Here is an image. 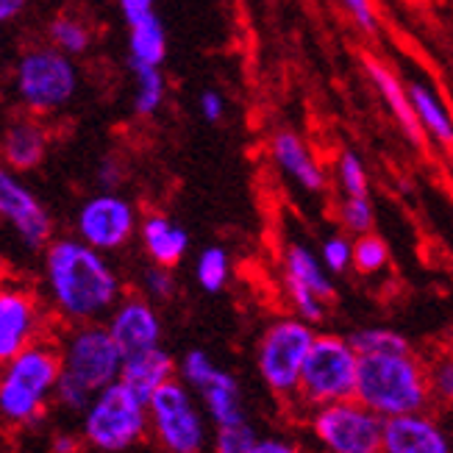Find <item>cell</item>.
<instances>
[{
	"mask_svg": "<svg viewBox=\"0 0 453 453\" xmlns=\"http://www.w3.org/2000/svg\"><path fill=\"white\" fill-rule=\"evenodd\" d=\"M384 420L357 401L314 409L311 434L326 453H381Z\"/></svg>",
	"mask_w": 453,
	"mask_h": 453,
	"instance_id": "cell-9",
	"label": "cell"
},
{
	"mask_svg": "<svg viewBox=\"0 0 453 453\" xmlns=\"http://www.w3.org/2000/svg\"><path fill=\"white\" fill-rule=\"evenodd\" d=\"M357 367H359V357L350 348L348 337H340V334H318L301 367L295 398L306 403L309 409L353 401Z\"/></svg>",
	"mask_w": 453,
	"mask_h": 453,
	"instance_id": "cell-4",
	"label": "cell"
},
{
	"mask_svg": "<svg viewBox=\"0 0 453 453\" xmlns=\"http://www.w3.org/2000/svg\"><path fill=\"white\" fill-rule=\"evenodd\" d=\"M201 111H203V117H206L209 123H218L220 117H223V111H226L223 97L218 92H203L201 95Z\"/></svg>",
	"mask_w": 453,
	"mask_h": 453,
	"instance_id": "cell-41",
	"label": "cell"
},
{
	"mask_svg": "<svg viewBox=\"0 0 453 453\" xmlns=\"http://www.w3.org/2000/svg\"><path fill=\"white\" fill-rule=\"evenodd\" d=\"M140 228L136 209L117 192H101L89 198L75 218V240H81L97 253L120 250L131 242V236Z\"/></svg>",
	"mask_w": 453,
	"mask_h": 453,
	"instance_id": "cell-12",
	"label": "cell"
},
{
	"mask_svg": "<svg viewBox=\"0 0 453 453\" xmlns=\"http://www.w3.org/2000/svg\"><path fill=\"white\" fill-rule=\"evenodd\" d=\"M148 428L167 453H203L206 420L195 406L192 392L173 379L148 398Z\"/></svg>",
	"mask_w": 453,
	"mask_h": 453,
	"instance_id": "cell-8",
	"label": "cell"
},
{
	"mask_svg": "<svg viewBox=\"0 0 453 453\" xmlns=\"http://www.w3.org/2000/svg\"><path fill=\"white\" fill-rule=\"evenodd\" d=\"M167 53V36L159 17L148 14L131 26V65L134 67H159Z\"/></svg>",
	"mask_w": 453,
	"mask_h": 453,
	"instance_id": "cell-24",
	"label": "cell"
},
{
	"mask_svg": "<svg viewBox=\"0 0 453 453\" xmlns=\"http://www.w3.org/2000/svg\"><path fill=\"white\" fill-rule=\"evenodd\" d=\"M0 220H6L28 250H45L53 240V218L42 201L17 179V173L0 167Z\"/></svg>",
	"mask_w": 453,
	"mask_h": 453,
	"instance_id": "cell-13",
	"label": "cell"
},
{
	"mask_svg": "<svg viewBox=\"0 0 453 453\" xmlns=\"http://www.w3.org/2000/svg\"><path fill=\"white\" fill-rule=\"evenodd\" d=\"M318 331L298 318H281L265 328L256 348V370L265 387L279 398H295L301 367Z\"/></svg>",
	"mask_w": 453,
	"mask_h": 453,
	"instance_id": "cell-7",
	"label": "cell"
},
{
	"mask_svg": "<svg viewBox=\"0 0 453 453\" xmlns=\"http://www.w3.org/2000/svg\"><path fill=\"white\" fill-rule=\"evenodd\" d=\"M81 418V440L104 453H123L148 434L145 401L120 381L97 392Z\"/></svg>",
	"mask_w": 453,
	"mask_h": 453,
	"instance_id": "cell-5",
	"label": "cell"
},
{
	"mask_svg": "<svg viewBox=\"0 0 453 453\" xmlns=\"http://www.w3.org/2000/svg\"><path fill=\"white\" fill-rule=\"evenodd\" d=\"M95 395H89V392L84 387H78L75 381L65 379L62 372H58V381H56V389H53V401L62 406L65 411H75V415H84V409L89 406Z\"/></svg>",
	"mask_w": 453,
	"mask_h": 453,
	"instance_id": "cell-36",
	"label": "cell"
},
{
	"mask_svg": "<svg viewBox=\"0 0 453 453\" xmlns=\"http://www.w3.org/2000/svg\"><path fill=\"white\" fill-rule=\"evenodd\" d=\"M214 370H218V365L211 362V357L206 350H187L181 362H175V372H181V384L192 392H198L206 387V381L214 376Z\"/></svg>",
	"mask_w": 453,
	"mask_h": 453,
	"instance_id": "cell-29",
	"label": "cell"
},
{
	"mask_svg": "<svg viewBox=\"0 0 453 453\" xmlns=\"http://www.w3.org/2000/svg\"><path fill=\"white\" fill-rule=\"evenodd\" d=\"M58 370V350L42 337L0 365V418L12 426H34L42 420L53 401Z\"/></svg>",
	"mask_w": 453,
	"mask_h": 453,
	"instance_id": "cell-3",
	"label": "cell"
},
{
	"mask_svg": "<svg viewBox=\"0 0 453 453\" xmlns=\"http://www.w3.org/2000/svg\"><path fill=\"white\" fill-rule=\"evenodd\" d=\"M106 331L123 357L162 345V318L145 298H120L106 314Z\"/></svg>",
	"mask_w": 453,
	"mask_h": 453,
	"instance_id": "cell-15",
	"label": "cell"
},
{
	"mask_svg": "<svg viewBox=\"0 0 453 453\" xmlns=\"http://www.w3.org/2000/svg\"><path fill=\"white\" fill-rule=\"evenodd\" d=\"M353 401L381 420L428 411L431 392L423 359L415 353L359 359Z\"/></svg>",
	"mask_w": 453,
	"mask_h": 453,
	"instance_id": "cell-2",
	"label": "cell"
},
{
	"mask_svg": "<svg viewBox=\"0 0 453 453\" xmlns=\"http://www.w3.org/2000/svg\"><path fill=\"white\" fill-rule=\"evenodd\" d=\"M48 301L73 326L97 323L123 298V281L104 253L75 236H56L42 250Z\"/></svg>",
	"mask_w": 453,
	"mask_h": 453,
	"instance_id": "cell-1",
	"label": "cell"
},
{
	"mask_svg": "<svg viewBox=\"0 0 453 453\" xmlns=\"http://www.w3.org/2000/svg\"><path fill=\"white\" fill-rule=\"evenodd\" d=\"M50 36L58 48H65L70 53H81L89 45V34L84 26H78L75 19H56L50 26Z\"/></svg>",
	"mask_w": 453,
	"mask_h": 453,
	"instance_id": "cell-35",
	"label": "cell"
},
{
	"mask_svg": "<svg viewBox=\"0 0 453 453\" xmlns=\"http://www.w3.org/2000/svg\"><path fill=\"white\" fill-rule=\"evenodd\" d=\"M406 95H409L411 111H415L423 134H431L440 145H450L453 142V126H450V114L442 106L440 97L426 84H411L406 89Z\"/></svg>",
	"mask_w": 453,
	"mask_h": 453,
	"instance_id": "cell-23",
	"label": "cell"
},
{
	"mask_svg": "<svg viewBox=\"0 0 453 453\" xmlns=\"http://www.w3.org/2000/svg\"><path fill=\"white\" fill-rule=\"evenodd\" d=\"M248 453H301V448L284 437H267V440H256Z\"/></svg>",
	"mask_w": 453,
	"mask_h": 453,
	"instance_id": "cell-39",
	"label": "cell"
},
{
	"mask_svg": "<svg viewBox=\"0 0 453 453\" xmlns=\"http://www.w3.org/2000/svg\"><path fill=\"white\" fill-rule=\"evenodd\" d=\"M340 223L353 236L370 234L376 226V211H372L370 198H345L340 203Z\"/></svg>",
	"mask_w": 453,
	"mask_h": 453,
	"instance_id": "cell-31",
	"label": "cell"
},
{
	"mask_svg": "<svg viewBox=\"0 0 453 453\" xmlns=\"http://www.w3.org/2000/svg\"><path fill=\"white\" fill-rule=\"evenodd\" d=\"M23 6L26 0H0V19H12Z\"/></svg>",
	"mask_w": 453,
	"mask_h": 453,
	"instance_id": "cell-44",
	"label": "cell"
},
{
	"mask_svg": "<svg viewBox=\"0 0 453 453\" xmlns=\"http://www.w3.org/2000/svg\"><path fill=\"white\" fill-rule=\"evenodd\" d=\"M78 75L70 58L56 50H34L17 67V92L34 111H53L75 95Z\"/></svg>",
	"mask_w": 453,
	"mask_h": 453,
	"instance_id": "cell-11",
	"label": "cell"
},
{
	"mask_svg": "<svg viewBox=\"0 0 453 453\" xmlns=\"http://www.w3.org/2000/svg\"><path fill=\"white\" fill-rule=\"evenodd\" d=\"M367 73L372 78V84H376L379 92L384 95V101L392 109V114H395L398 126L409 136V142L418 145V148H426V134H423V128L418 123L415 111H411V104H409V95H406L403 84L384 65H379L376 58H367Z\"/></svg>",
	"mask_w": 453,
	"mask_h": 453,
	"instance_id": "cell-21",
	"label": "cell"
},
{
	"mask_svg": "<svg viewBox=\"0 0 453 453\" xmlns=\"http://www.w3.org/2000/svg\"><path fill=\"white\" fill-rule=\"evenodd\" d=\"M81 450V437L70 434V431H58L50 437V453H78Z\"/></svg>",
	"mask_w": 453,
	"mask_h": 453,
	"instance_id": "cell-42",
	"label": "cell"
},
{
	"mask_svg": "<svg viewBox=\"0 0 453 453\" xmlns=\"http://www.w3.org/2000/svg\"><path fill=\"white\" fill-rule=\"evenodd\" d=\"M284 287L295 318L311 328L326 320L328 301H334V295H337L318 253L303 242H292L284 250Z\"/></svg>",
	"mask_w": 453,
	"mask_h": 453,
	"instance_id": "cell-10",
	"label": "cell"
},
{
	"mask_svg": "<svg viewBox=\"0 0 453 453\" xmlns=\"http://www.w3.org/2000/svg\"><path fill=\"white\" fill-rule=\"evenodd\" d=\"M58 350V372L65 379L84 387L89 395H97L101 389L120 379L123 353L111 342L104 323H84L73 326L65 340L56 345Z\"/></svg>",
	"mask_w": 453,
	"mask_h": 453,
	"instance_id": "cell-6",
	"label": "cell"
},
{
	"mask_svg": "<svg viewBox=\"0 0 453 453\" xmlns=\"http://www.w3.org/2000/svg\"><path fill=\"white\" fill-rule=\"evenodd\" d=\"M426 379H428V392L431 403H450L453 398V365L450 357H440L434 365H426Z\"/></svg>",
	"mask_w": 453,
	"mask_h": 453,
	"instance_id": "cell-34",
	"label": "cell"
},
{
	"mask_svg": "<svg viewBox=\"0 0 453 453\" xmlns=\"http://www.w3.org/2000/svg\"><path fill=\"white\" fill-rule=\"evenodd\" d=\"M350 248H353V240H348L345 234L326 236L323 245H320L318 259H320V265L326 267L328 275H342V273L350 270Z\"/></svg>",
	"mask_w": 453,
	"mask_h": 453,
	"instance_id": "cell-33",
	"label": "cell"
},
{
	"mask_svg": "<svg viewBox=\"0 0 453 453\" xmlns=\"http://www.w3.org/2000/svg\"><path fill=\"white\" fill-rule=\"evenodd\" d=\"M389 265V245L379 234H362L353 240L350 248V267L359 270L362 275H376Z\"/></svg>",
	"mask_w": 453,
	"mask_h": 453,
	"instance_id": "cell-27",
	"label": "cell"
},
{
	"mask_svg": "<svg viewBox=\"0 0 453 453\" xmlns=\"http://www.w3.org/2000/svg\"><path fill=\"white\" fill-rule=\"evenodd\" d=\"M136 231H140L148 259L156 267L170 270L179 265L189 250V234L184 231V226L170 220L167 214H148Z\"/></svg>",
	"mask_w": 453,
	"mask_h": 453,
	"instance_id": "cell-18",
	"label": "cell"
},
{
	"mask_svg": "<svg viewBox=\"0 0 453 453\" xmlns=\"http://www.w3.org/2000/svg\"><path fill=\"white\" fill-rule=\"evenodd\" d=\"M142 287H145V295L153 301H170L179 284H175V275L165 267H156L150 265L142 275Z\"/></svg>",
	"mask_w": 453,
	"mask_h": 453,
	"instance_id": "cell-37",
	"label": "cell"
},
{
	"mask_svg": "<svg viewBox=\"0 0 453 453\" xmlns=\"http://www.w3.org/2000/svg\"><path fill=\"white\" fill-rule=\"evenodd\" d=\"M256 440H259L256 437V428L245 420V423L223 426V428L214 431L211 450L214 453H248Z\"/></svg>",
	"mask_w": 453,
	"mask_h": 453,
	"instance_id": "cell-32",
	"label": "cell"
},
{
	"mask_svg": "<svg viewBox=\"0 0 453 453\" xmlns=\"http://www.w3.org/2000/svg\"><path fill=\"white\" fill-rule=\"evenodd\" d=\"M123 162L120 159H114V156H106V159L97 165V173H95V179L97 184H101L106 192H114L117 187L123 184Z\"/></svg>",
	"mask_w": 453,
	"mask_h": 453,
	"instance_id": "cell-38",
	"label": "cell"
},
{
	"mask_svg": "<svg viewBox=\"0 0 453 453\" xmlns=\"http://www.w3.org/2000/svg\"><path fill=\"white\" fill-rule=\"evenodd\" d=\"M48 150V136L36 123H14L6 128L4 142H0V153L6 159V170L17 173V170H34L39 162L45 159Z\"/></svg>",
	"mask_w": 453,
	"mask_h": 453,
	"instance_id": "cell-22",
	"label": "cell"
},
{
	"mask_svg": "<svg viewBox=\"0 0 453 453\" xmlns=\"http://www.w3.org/2000/svg\"><path fill=\"white\" fill-rule=\"evenodd\" d=\"M39 328H42V309L36 295L23 281L0 279V365L36 342Z\"/></svg>",
	"mask_w": 453,
	"mask_h": 453,
	"instance_id": "cell-14",
	"label": "cell"
},
{
	"mask_svg": "<svg viewBox=\"0 0 453 453\" xmlns=\"http://www.w3.org/2000/svg\"><path fill=\"white\" fill-rule=\"evenodd\" d=\"M195 279H198L201 289L206 292H223L231 281V256L226 248L220 245H211L206 248L198 262H195Z\"/></svg>",
	"mask_w": 453,
	"mask_h": 453,
	"instance_id": "cell-26",
	"label": "cell"
},
{
	"mask_svg": "<svg viewBox=\"0 0 453 453\" xmlns=\"http://www.w3.org/2000/svg\"><path fill=\"white\" fill-rule=\"evenodd\" d=\"M337 179H340V187L345 192V198H367V170L362 165V159L357 153L345 150L340 156V165H337Z\"/></svg>",
	"mask_w": 453,
	"mask_h": 453,
	"instance_id": "cell-30",
	"label": "cell"
},
{
	"mask_svg": "<svg viewBox=\"0 0 453 453\" xmlns=\"http://www.w3.org/2000/svg\"><path fill=\"white\" fill-rule=\"evenodd\" d=\"M120 6L128 17V23H140V19H145L148 14H153V0H120Z\"/></svg>",
	"mask_w": 453,
	"mask_h": 453,
	"instance_id": "cell-43",
	"label": "cell"
},
{
	"mask_svg": "<svg viewBox=\"0 0 453 453\" xmlns=\"http://www.w3.org/2000/svg\"><path fill=\"white\" fill-rule=\"evenodd\" d=\"M198 395L203 401L206 418L214 423V428L223 426H236L245 423V406H242V389L228 370H214V376L206 381L203 389H198Z\"/></svg>",
	"mask_w": 453,
	"mask_h": 453,
	"instance_id": "cell-20",
	"label": "cell"
},
{
	"mask_svg": "<svg viewBox=\"0 0 453 453\" xmlns=\"http://www.w3.org/2000/svg\"><path fill=\"white\" fill-rule=\"evenodd\" d=\"M173 379H175V359L159 345V348H148L140 353H131V357H123L120 379L117 381L128 387L140 401L148 403L153 392Z\"/></svg>",
	"mask_w": 453,
	"mask_h": 453,
	"instance_id": "cell-17",
	"label": "cell"
},
{
	"mask_svg": "<svg viewBox=\"0 0 453 453\" xmlns=\"http://www.w3.org/2000/svg\"><path fill=\"white\" fill-rule=\"evenodd\" d=\"M350 348L357 350L359 359L367 357H403V353H411V342L398 334L395 328H384V326H367L353 331L348 337Z\"/></svg>",
	"mask_w": 453,
	"mask_h": 453,
	"instance_id": "cell-25",
	"label": "cell"
},
{
	"mask_svg": "<svg viewBox=\"0 0 453 453\" xmlns=\"http://www.w3.org/2000/svg\"><path fill=\"white\" fill-rule=\"evenodd\" d=\"M136 73V97L134 109L140 114H153L165 101V75L159 67H134Z\"/></svg>",
	"mask_w": 453,
	"mask_h": 453,
	"instance_id": "cell-28",
	"label": "cell"
},
{
	"mask_svg": "<svg viewBox=\"0 0 453 453\" xmlns=\"http://www.w3.org/2000/svg\"><path fill=\"white\" fill-rule=\"evenodd\" d=\"M381 453H450V440L434 415L418 411L384 420Z\"/></svg>",
	"mask_w": 453,
	"mask_h": 453,
	"instance_id": "cell-16",
	"label": "cell"
},
{
	"mask_svg": "<svg viewBox=\"0 0 453 453\" xmlns=\"http://www.w3.org/2000/svg\"><path fill=\"white\" fill-rule=\"evenodd\" d=\"M342 4L353 12V17H357V23H359L365 31H376V14H372L370 0H342Z\"/></svg>",
	"mask_w": 453,
	"mask_h": 453,
	"instance_id": "cell-40",
	"label": "cell"
},
{
	"mask_svg": "<svg viewBox=\"0 0 453 453\" xmlns=\"http://www.w3.org/2000/svg\"><path fill=\"white\" fill-rule=\"evenodd\" d=\"M273 159L289 175V179L303 187L306 192H323L326 189V173L318 159L309 153L303 140L292 131H279L273 136Z\"/></svg>",
	"mask_w": 453,
	"mask_h": 453,
	"instance_id": "cell-19",
	"label": "cell"
}]
</instances>
